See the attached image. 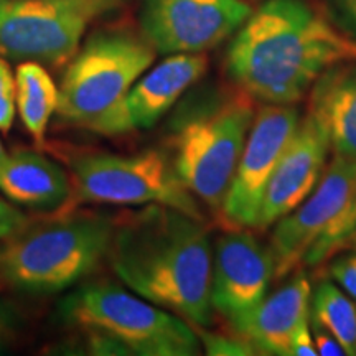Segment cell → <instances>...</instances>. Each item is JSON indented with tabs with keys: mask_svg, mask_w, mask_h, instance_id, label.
I'll return each instance as SVG.
<instances>
[{
	"mask_svg": "<svg viewBox=\"0 0 356 356\" xmlns=\"http://www.w3.org/2000/svg\"><path fill=\"white\" fill-rule=\"evenodd\" d=\"M202 341V348L207 351V355H225V356H248L256 355L254 348L243 340L241 337L234 335L233 332L229 335H221V333L207 332L203 327L195 328Z\"/></svg>",
	"mask_w": 356,
	"mask_h": 356,
	"instance_id": "44dd1931",
	"label": "cell"
},
{
	"mask_svg": "<svg viewBox=\"0 0 356 356\" xmlns=\"http://www.w3.org/2000/svg\"><path fill=\"white\" fill-rule=\"evenodd\" d=\"M17 109L26 131L37 142L44 144L48 122L58 109L60 89L48 71L37 61H25L17 68Z\"/></svg>",
	"mask_w": 356,
	"mask_h": 356,
	"instance_id": "ac0fdd59",
	"label": "cell"
},
{
	"mask_svg": "<svg viewBox=\"0 0 356 356\" xmlns=\"http://www.w3.org/2000/svg\"><path fill=\"white\" fill-rule=\"evenodd\" d=\"M307 114L327 132L333 155L356 159V61L323 71L309 91Z\"/></svg>",
	"mask_w": 356,
	"mask_h": 356,
	"instance_id": "e0dca14e",
	"label": "cell"
},
{
	"mask_svg": "<svg viewBox=\"0 0 356 356\" xmlns=\"http://www.w3.org/2000/svg\"><path fill=\"white\" fill-rule=\"evenodd\" d=\"M310 322L330 332L346 356H356V305L330 277H320L312 289Z\"/></svg>",
	"mask_w": 356,
	"mask_h": 356,
	"instance_id": "d6986e66",
	"label": "cell"
},
{
	"mask_svg": "<svg viewBox=\"0 0 356 356\" xmlns=\"http://www.w3.org/2000/svg\"><path fill=\"white\" fill-rule=\"evenodd\" d=\"M356 238V159L333 155L310 197L274 225V279L318 269Z\"/></svg>",
	"mask_w": 356,
	"mask_h": 356,
	"instance_id": "8992f818",
	"label": "cell"
},
{
	"mask_svg": "<svg viewBox=\"0 0 356 356\" xmlns=\"http://www.w3.org/2000/svg\"><path fill=\"white\" fill-rule=\"evenodd\" d=\"M73 191L81 202L144 207L165 204L204 220L198 200L186 188L168 152L88 155L74 162Z\"/></svg>",
	"mask_w": 356,
	"mask_h": 356,
	"instance_id": "ba28073f",
	"label": "cell"
},
{
	"mask_svg": "<svg viewBox=\"0 0 356 356\" xmlns=\"http://www.w3.org/2000/svg\"><path fill=\"white\" fill-rule=\"evenodd\" d=\"M157 51L129 32H99L73 58L60 84L56 113L68 122L86 124L108 111L154 63Z\"/></svg>",
	"mask_w": 356,
	"mask_h": 356,
	"instance_id": "52a82bcc",
	"label": "cell"
},
{
	"mask_svg": "<svg viewBox=\"0 0 356 356\" xmlns=\"http://www.w3.org/2000/svg\"><path fill=\"white\" fill-rule=\"evenodd\" d=\"M348 249H356V238L353 239V243L350 244V248H348Z\"/></svg>",
	"mask_w": 356,
	"mask_h": 356,
	"instance_id": "f1b7e54d",
	"label": "cell"
},
{
	"mask_svg": "<svg viewBox=\"0 0 356 356\" xmlns=\"http://www.w3.org/2000/svg\"><path fill=\"white\" fill-rule=\"evenodd\" d=\"M7 152H6V149H3V144H2V140H0V157H3V155H6Z\"/></svg>",
	"mask_w": 356,
	"mask_h": 356,
	"instance_id": "83f0119b",
	"label": "cell"
},
{
	"mask_svg": "<svg viewBox=\"0 0 356 356\" xmlns=\"http://www.w3.org/2000/svg\"><path fill=\"white\" fill-rule=\"evenodd\" d=\"M317 353V346H315L314 337H312L310 327V314L309 317L302 320L297 325L296 332H293L291 340V356H315Z\"/></svg>",
	"mask_w": 356,
	"mask_h": 356,
	"instance_id": "d4e9b609",
	"label": "cell"
},
{
	"mask_svg": "<svg viewBox=\"0 0 356 356\" xmlns=\"http://www.w3.org/2000/svg\"><path fill=\"white\" fill-rule=\"evenodd\" d=\"M8 328H10V317H8L7 309L0 305V341L7 337Z\"/></svg>",
	"mask_w": 356,
	"mask_h": 356,
	"instance_id": "4316f807",
	"label": "cell"
},
{
	"mask_svg": "<svg viewBox=\"0 0 356 356\" xmlns=\"http://www.w3.org/2000/svg\"><path fill=\"white\" fill-rule=\"evenodd\" d=\"M310 296L309 275L300 267L246 317L229 325V332L246 340L256 355L291 356L293 332L310 314Z\"/></svg>",
	"mask_w": 356,
	"mask_h": 356,
	"instance_id": "9a60e30c",
	"label": "cell"
},
{
	"mask_svg": "<svg viewBox=\"0 0 356 356\" xmlns=\"http://www.w3.org/2000/svg\"><path fill=\"white\" fill-rule=\"evenodd\" d=\"M274 279V261L251 229H226L213 254L211 304L215 314L233 325L262 300Z\"/></svg>",
	"mask_w": 356,
	"mask_h": 356,
	"instance_id": "4fadbf2b",
	"label": "cell"
},
{
	"mask_svg": "<svg viewBox=\"0 0 356 356\" xmlns=\"http://www.w3.org/2000/svg\"><path fill=\"white\" fill-rule=\"evenodd\" d=\"M356 61V43L310 0H266L231 40V84L264 104H296L323 71Z\"/></svg>",
	"mask_w": 356,
	"mask_h": 356,
	"instance_id": "6da1fadb",
	"label": "cell"
},
{
	"mask_svg": "<svg viewBox=\"0 0 356 356\" xmlns=\"http://www.w3.org/2000/svg\"><path fill=\"white\" fill-rule=\"evenodd\" d=\"M0 193L19 207L55 211L70 200L73 184L56 162L38 152L19 150L0 157Z\"/></svg>",
	"mask_w": 356,
	"mask_h": 356,
	"instance_id": "2e32d148",
	"label": "cell"
},
{
	"mask_svg": "<svg viewBox=\"0 0 356 356\" xmlns=\"http://www.w3.org/2000/svg\"><path fill=\"white\" fill-rule=\"evenodd\" d=\"M126 286L195 327L215 322L213 249L204 220L165 204H144L114 222L108 252Z\"/></svg>",
	"mask_w": 356,
	"mask_h": 356,
	"instance_id": "7a4b0ae2",
	"label": "cell"
},
{
	"mask_svg": "<svg viewBox=\"0 0 356 356\" xmlns=\"http://www.w3.org/2000/svg\"><path fill=\"white\" fill-rule=\"evenodd\" d=\"M208 70L204 53H173L140 76L121 99L86 124L104 136L150 129Z\"/></svg>",
	"mask_w": 356,
	"mask_h": 356,
	"instance_id": "7c38bea8",
	"label": "cell"
},
{
	"mask_svg": "<svg viewBox=\"0 0 356 356\" xmlns=\"http://www.w3.org/2000/svg\"><path fill=\"white\" fill-rule=\"evenodd\" d=\"M29 225V220L19 208L0 197V241Z\"/></svg>",
	"mask_w": 356,
	"mask_h": 356,
	"instance_id": "cb8c5ba5",
	"label": "cell"
},
{
	"mask_svg": "<svg viewBox=\"0 0 356 356\" xmlns=\"http://www.w3.org/2000/svg\"><path fill=\"white\" fill-rule=\"evenodd\" d=\"M70 323L92 337L97 348L119 355L195 356L202 341L191 323L136 292L113 284L84 287L63 305Z\"/></svg>",
	"mask_w": 356,
	"mask_h": 356,
	"instance_id": "5b68a950",
	"label": "cell"
},
{
	"mask_svg": "<svg viewBox=\"0 0 356 356\" xmlns=\"http://www.w3.org/2000/svg\"><path fill=\"white\" fill-rule=\"evenodd\" d=\"M317 6L338 32L356 43V0H318Z\"/></svg>",
	"mask_w": 356,
	"mask_h": 356,
	"instance_id": "7402d4cb",
	"label": "cell"
},
{
	"mask_svg": "<svg viewBox=\"0 0 356 356\" xmlns=\"http://www.w3.org/2000/svg\"><path fill=\"white\" fill-rule=\"evenodd\" d=\"M251 13L246 0H145L139 25L157 53H203L238 32Z\"/></svg>",
	"mask_w": 356,
	"mask_h": 356,
	"instance_id": "8fae6325",
	"label": "cell"
},
{
	"mask_svg": "<svg viewBox=\"0 0 356 356\" xmlns=\"http://www.w3.org/2000/svg\"><path fill=\"white\" fill-rule=\"evenodd\" d=\"M114 221L70 215L30 226L2 239L0 279L29 293L61 292L86 277L108 256Z\"/></svg>",
	"mask_w": 356,
	"mask_h": 356,
	"instance_id": "277c9868",
	"label": "cell"
},
{
	"mask_svg": "<svg viewBox=\"0 0 356 356\" xmlns=\"http://www.w3.org/2000/svg\"><path fill=\"white\" fill-rule=\"evenodd\" d=\"M121 0H0V56L61 66L88 25Z\"/></svg>",
	"mask_w": 356,
	"mask_h": 356,
	"instance_id": "9c48e42d",
	"label": "cell"
},
{
	"mask_svg": "<svg viewBox=\"0 0 356 356\" xmlns=\"http://www.w3.org/2000/svg\"><path fill=\"white\" fill-rule=\"evenodd\" d=\"M312 337H314L315 346H317V353L323 356H343L345 350L340 345V341L332 335L330 332H327L325 328L320 327L317 323H312Z\"/></svg>",
	"mask_w": 356,
	"mask_h": 356,
	"instance_id": "484cf974",
	"label": "cell"
},
{
	"mask_svg": "<svg viewBox=\"0 0 356 356\" xmlns=\"http://www.w3.org/2000/svg\"><path fill=\"white\" fill-rule=\"evenodd\" d=\"M325 274L337 284L341 291H345L351 299L356 300V249H345L337 252L325 264Z\"/></svg>",
	"mask_w": 356,
	"mask_h": 356,
	"instance_id": "ffe728a7",
	"label": "cell"
},
{
	"mask_svg": "<svg viewBox=\"0 0 356 356\" xmlns=\"http://www.w3.org/2000/svg\"><path fill=\"white\" fill-rule=\"evenodd\" d=\"M17 113V83L10 66L0 58V132L10 131Z\"/></svg>",
	"mask_w": 356,
	"mask_h": 356,
	"instance_id": "603a6c76",
	"label": "cell"
},
{
	"mask_svg": "<svg viewBox=\"0 0 356 356\" xmlns=\"http://www.w3.org/2000/svg\"><path fill=\"white\" fill-rule=\"evenodd\" d=\"M256 101L238 86L191 92L168 121L173 167L195 197L218 215L256 118Z\"/></svg>",
	"mask_w": 356,
	"mask_h": 356,
	"instance_id": "3957f363",
	"label": "cell"
},
{
	"mask_svg": "<svg viewBox=\"0 0 356 356\" xmlns=\"http://www.w3.org/2000/svg\"><path fill=\"white\" fill-rule=\"evenodd\" d=\"M330 140L317 119L305 114L267 184L256 229L264 233L296 208L318 185L330 155Z\"/></svg>",
	"mask_w": 356,
	"mask_h": 356,
	"instance_id": "5bb4252c",
	"label": "cell"
},
{
	"mask_svg": "<svg viewBox=\"0 0 356 356\" xmlns=\"http://www.w3.org/2000/svg\"><path fill=\"white\" fill-rule=\"evenodd\" d=\"M300 122L296 104L257 109L218 220L226 229H256L261 204L274 168Z\"/></svg>",
	"mask_w": 356,
	"mask_h": 356,
	"instance_id": "30bf717a",
	"label": "cell"
}]
</instances>
